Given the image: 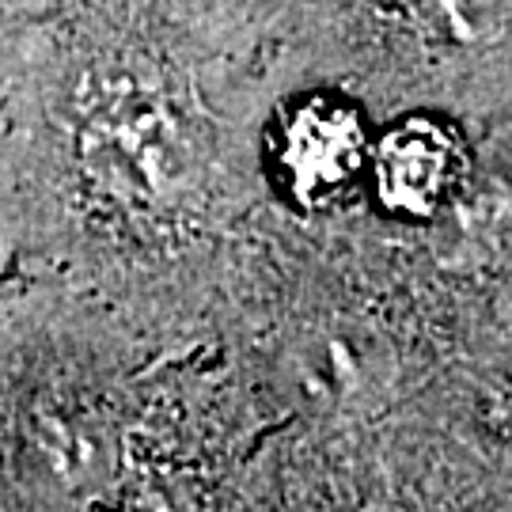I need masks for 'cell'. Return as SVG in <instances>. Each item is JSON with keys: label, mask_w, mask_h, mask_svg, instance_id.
Wrapping results in <instances>:
<instances>
[{"label": "cell", "mask_w": 512, "mask_h": 512, "mask_svg": "<svg viewBox=\"0 0 512 512\" xmlns=\"http://www.w3.org/2000/svg\"><path fill=\"white\" fill-rule=\"evenodd\" d=\"M365 114L338 95H304L277 118L274 171L281 190L304 209H330L368 175Z\"/></svg>", "instance_id": "1"}, {"label": "cell", "mask_w": 512, "mask_h": 512, "mask_svg": "<svg viewBox=\"0 0 512 512\" xmlns=\"http://www.w3.org/2000/svg\"><path fill=\"white\" fill-rule=\"evenodd\" d=\"M365 179L384 213L433 220L471 179V148L448 118L414 110L372 141Z\"/></svg>", "instance_id": "2"}]
</instances>
